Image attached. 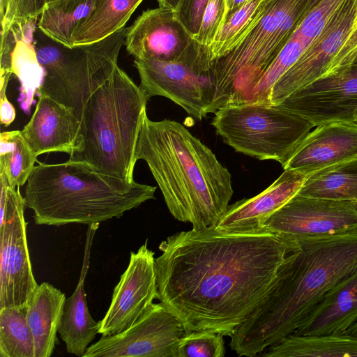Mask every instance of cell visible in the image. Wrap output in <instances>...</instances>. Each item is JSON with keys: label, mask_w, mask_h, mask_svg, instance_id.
I'll return each instance as SVG.
<instances>
[{"label": "cell", "mask_w": 357, "mask_h": 357, "mask_svg": "<svg viewBox=\"0 0 357 357\" xmlns=\"http://www.w3.org/2000/svg\"><path fill=\"white\" fill-rule=\"evenodd\" d=\"M314 127L357 121V65L321 77L296 90L279 105Z\"/></svg>", "instance_id": "13"}, {"label": "cell", "mask_w": 357, "mask_h": 357, "mask_svg": "<svg viewBox=\"0 0 357 357\" xmlns=\"http://www.w3.org/2000/svg\"><path fill=\"white\" fill-rule=\"evenodd\" d=\"M154 252L147 241L131 252L128 266L114 289L109 307L99 321V333L114 335L130 327L157 298Z\"/></svg>", "instance_id": "15"}, {"label": "cell", "mask_w": 357, "mask_h": 357, "mask_svg": "<svg viewBox=\"0 0 357 357\" xmlns=\"http://www.w3.org/2000/svg\"><path fill=\"white\" fill-rule=\"evenodd\" d=\"M321 0H309L308 11L312 9Z\"/></svg>", "instance_id": "42"}, {"label": "cell", "mask_w": 357, "mask_h": 357, "mask_svg": "<svg viewBox=\"0 0 357 357\" xmlns=\"http://www.w3.org/2000/svg\"><path fill=\"white\" fill-rule=\"evenodd\" d=\"M47 3V0H6L1 15V33L15 25L37 21Z\"/></svg>", "instance_id": "33"}, {"label": "cell", "mask_w": 357, "mask_h": 357, "mask_svg": "<svg viewBox=\"0 0 357 357\" xmlns=\"http://www.w3.org/2000/svg\"><path fill=\"white\" fill-rule=\"evenodd\" d=\"M98 227L99 223H93L88 227L79 280L73 294L65 300L58 329L66 344L67 352L82 357L89 344L99 333L100 328L99 321H96L91 316L84 291L92 242Z\"/></svg>", "instance_id": "20"}, {"label": "cell", "mask_w": 357, "mask_h": 357, "mask_svg": "<svg viewBox=\"0 0 357 357\" xmlns=\"http://www.w3.org/2000/svg\"><path fill=\"white\" fill-rule=\"evenodd\" d=\"M356 123H357V121H356Z\"/></svg>", "instance_id": "46"}, {"label": "cell", "mask_w": 357, "mask_h": 357, "mask_svg": "<svg viewBox=\"0 0 357 357\" xmlns=\"http://www.w3.org/2000/svg\"><path fill=\"white\" fill-rule=\"evenodd\" d=\"M98 0H54L45 6L38 27L51 40L73 48V35L93 12Z\"/></svg>", "instance_id": "26"}, {"label": "cell", "mask_w": 357, "mask_h": 357, "mask_svg": "<svg viewBox=\"0 0 357 357\" xmlns=\"http://www.w3.org/2000/svg\"><path fill=\"white\" fill-rule=\"evenodd\" d=\"M297 195L357 203V159L337 163L309 174Z\"/></svg>", "instance_id": "25"}, {"label": "cell", "mask_w": 357, "mask_h": 357, "mask_svg": "<svg viewBox=\"0 0 357 357\" xmlns=\"http://www.w3.org/2000/svg\"><path fill=\"white\" fill-rule=\"evenodd\" d=\"M195 42L175 10L159 6L143 12L127 29L124 45L135 59L171 61L183 57Z\"/></svg>", "instance_id": "16"}, {"label": "cell", "mask_w": 357, "mask_h": 357, "mask_svg": "<svg viewBox=\"0 0 357 357\" xmlns=\"http://www.w3.org/2000/svg\"><path fill=\"white\" fill-rule=\"evenodd\" d=\"M35 26L31 24L15 26L10 31L14 37L10 54V73L20 83L18 101L21 109L29 114L34 96L42 85L45 75L38 60L33 44Z\"/></svg>", "instance_id": "23"}, {"label": "cell", "mask_w": 357, "mask_h": 357, "mask_svg": "<svg viewBox=\"0 0 357 357\" xmlns=\"http://www.w3.org/2000/svg\"><path fill=\"white\" fill-rule=\"evenodd\" d=\"M127 29L98 42L71 48L58 66L45 71L38 96L45 95L70 108L80 119L90 96L117 67Z\"/></svg>", "instance_id": "8"}, {"label": "cell", "mask_w": 357, "mask_h": 357, "mask_svg": "<svg viewBox=\"0 0 357 357\" xmlns=\"http://www.w3.org/2000/svg\"><path fill=\"white\" fill-rule=\"evenodd\" d=\"M208 0H182L175 11L178 20L193 36L197 34Z\"/></svg>", "instance_id": "36"}, {"label": "cell", "mask_w": 357, "mask_h": 357, "mask_svg": "<svg viewBox=\"0 0 357 357\" xmlns=\"http://www.w3.org/2000/svg\"><path fill=\"white\" fill-rule=\"evenodd\" d=\"M149 99L117 66L84 107L78 145L68 160L133 181L135 149Z\"/></svg>", "instance_id": "5"}, {"label": "cell", "mask_w": 357, "mask_h": 357, "mask_svg": "<svg viewBox=\"0 0 357 357\" xmlns=\"http://www.w3.org/2000/svg\"><path fill=\"white\" fill-rule=\"evenodd\" d=\"M356 54L357 21L324 76L340 72L350 67L353 63Z\"/></svg>", "instance_id": "37"}, {"label": "cell", "mask_w": 357, "mask_h": 357, "mask_svg": "<svg viewBox=\"0 0 357 357\" xmlns=\"http://www.w3.org/2000/svg\"><path fill=\"white\" fill-rule=\"evenodd\" d=\"M226 0H208L195 40L210 47L226 20Z\"/></svg>", "instance_id": "34"}, {"label": "cell", "mask_w": 357, "mask_h": 357, "mask_svg": "<svg viewBox=\"0 0 357 357\" xmlns=\"http://www.w3.org/2000/svg\"><path fill=\"white\" fill-rule=\"evenodd\" d=\"M27 305L0 310V357H35Z\"/></svg>", "instance_id": "28"}, {"label": "cell", "mask_w": 357, "mask_h": 357, "mask_svg": "<svg viewBox=\"0 0 357 357\" xmlns=\"http://www.w3.org/2000/svg\"><path fill=\"white\" fill-rule=\"evenodd\" d=\"M54 1V0H47V3H48V2H50V1Z\"/></svg>", "instance_id": "45"}, {"label": "cell", "mask_w": 357, "mask_h": 357, "mask_svg": "<svg viewBox=\"0 0 357 357\" xmlns=\"http://www.w3.org/2000/svg\"><path fill=\"white\" fill-rule=\"evenodd\" d=\"M266 0H251L225 20L210 46L212 63L234 49L260 19Z\"/></svg>", "instance_id": "29"}, {"label": "cell", "mask_w": 357, "mask_h": 357, "mask_svg": "<svg viewBox=\"0 0 357 357\" xmlns=\"http://www.w3.org/2000/svg\"><path fill=\"white\" fill-rule=\"evenodd\" d=\"M211 64L209 47L197 41L175 61L147 57L134 61L140 86L149 98L155 96L169 98L199 120L210 113L211 85L207 75Z\"/></svg>", "instance_id": "9"}, {"label": "cell", "mask_w": 357, "mask_h": 357, "mask_svg": "<svg viewBox=\"0 0 357 357\" xmlns=\"http://www.w3.org/2000/svg\"><path fill=\"white\" fill-rule=\"evenodd\" d=\"M182 0H158L160 7L176 10Z\"/></svg>", "instance_id": "40"}, {"label": "cell", "mask_w": 357, "mask_h": 357, "mask_svg": "<svg viewBox=\"0 0 357 357\" xmlns=\"http://www.w3.org/2000/svg\"><path fill=\"white\" fill-rule=\"evenodd\" d=\"M357 321V273L329 291L292 333H341Z\"/></svg>", "instance_id": "21"}, {"label": "cell", "mask_w": 357, "mask_h": 357, "mask_svg": "<svg viewBox=\"0 0 357 357\" xmlns=\"http://www.w3.org/2000/svg\"><path fill=\"white\" fill-rule=\"evenodd\" d=\"M261 228L291 239L333 234L357 229V203L296 195Z\"/></svg>", "instance_id": "14"}, {"label": "cell", "mask_w": 357, "mask_h": 357, "mask_svg": "<svg viewBox=\"0 0 357 357\" xmlns=\"http://www.w3.org/2000/svg\"><path fill=\"white\" fill-rule=\"evenodd\" d=\"M264 357H357V337L344 333L290 334L266 349Z\"/></svg>", "instance_id": "24"}, {"label": "cell", "mask_w": 357, "mask_h": 357, "mask_svg": "<svg viewBox=\"0 0 357 357\" xmlns=\"http://www.w3.org/2000/svg\"><path fill=\"white\" fill-rule=\"evenodd\" d=\"M37 156L26 142L21 130L4 131L0 135V172L16 187L28 180Z\"/></svg>", "instance_id": "30"}, {"label": "cell", "mask_w": 357, "mask_h": 357, "mask_svg": "<svg viewBox=\"0 0 357 357\" xmlns=\"http://www.w3.org/2000/svg\"><path fill=\"white\" fill-rule=\"evenodd\" d=\"M307 176L296 170L284 169L257 195L229 205L215 227L229 231L261 229L264 222L298 194Z\"/></svg>", "instance_id": "19"}, {"label": "cell", "mask_w": 357, "mask_h": 357, "mask_svg": "<svg viewBox=\"0 0 357 357\" xmlns=\"http://www.w3.org/2000/svg\"><path fill=\"white\" fill-rule=\"evenodd\" d=\"M352 65H357V54H356V56L353 61Z\"/></svg>", "instance_id": "44"}, {"label": "cell", "mask_w": 357, "mask_h": 357, "mask_svg": "<svg viewBox=\"0 0 357 357\" xmlns=\"http://www.w3.org/2000/svg\"><path fill=\"white\" fill-rule=\"evenodd\" d=\"M353 159H357V123L333 122L310 132L282 168L309 175Z\"/></svg>", "instance_id": "17"}, {"label": "cell", "mask_w": 357, "mask_h": 357, "mask_svg": "<svg viewBox=\"0 0 357 357\" xmlns=\"http://www.w3.org/2000/svg\"><path fill=\"white\" fill-rule=\"evenodd\" d=\"M344 1H320L306 14L295 32L312 41L321 31L331 15Z\"/></svg>", "instance_id": "35"}, {"label": "cell", "mask_w": 357, "mask_h": 357, "mask_svg": "<svg viewBox=\"0 0 357 357\" xmlns=\"http://www.w3.org/2000/svg\"><path fill=\"white\" fill-rule=\"evenodd\" d=\"M251 0H226V20L234 12L250 1Z\"/></svg>", "instance_id": "39"}, {"label": "cell", "mask_w": 357, "mask_h": 357, "mask_svg": "<svg viewBox=\"0 0 357 357\" xmlns=\"http://www.w3.org/2000/svg\"><path fill=\"white\" fill-rule=\"evenodd\" d=\"M297 242L265 229L176 233L155 258L157 298L185 333L211 331L231 337L275 284Z\"/></svg>", "instance_id": "1"}, {"label": "cell", "mask_w": 357, "mask_h": 357, "mask_svg": "<svg viewBox=\"0 0 357 357\" xmlns=\"http://www.w3.org/2000/svg\"><path fill=\"white\" fill-rule=\"evenodd\" d=\"M156 188L104 174L74 161L40 162L24 190L26 207L39 225H91L119 218L154 199Z\"/></svg>", "instance_id": "4"}, {"label": "cell", "mask_w": 357, "mask_h": 357, "mask_svg": "<svg viewBox=\"0 0 357 357\" xmlns=\"http://www.w3.org/2000/svg\"><path fill=\"white\" fill-rule=\"evenodd\" d=\"M66 298L61 290L45 282L30 299L26 320L33 338L35 357L52 355Z\"/></svg>", "instance_id": "22"}, {"label": "cell", "mask_w": 357, "mask_h": 357, "mask_svg": "<svg viewBox=\"0 0 357 357\" xmlns=\"http://www.w3.org/2000/svg\"><path fill=\"white\" fill-rule=\"evenodd\" d=\"M342 333L357 337V321Z\"/></svg>", "instance_id": "41"}, {"label": "cell", "mask_w": 357, "mask_h": 357, "mask_svg": "<svg viewBox=\"0 0 357 357\" xmlns=\"http://www.w3.org/2000/svg\"><path fill=\"white\" fill-rule=\"evenodd\" d=\"M143 0H98L92 14L73 35V46L98 42L121 29Z\"/></svg>", "instance_id": "27"}, {"label": "cell", "mask_w": 357, "mask_h": 357, "mask_svg": "<svg viewBox=\"0 0 357 357\" xmlns=\"http://www.w3.org/2000/svg\"><path fill=\"white\" fill-rule=\"evenodd\" d=\"M135 154L148 165L175 219L194 230L217 224L233 195L231 174L185 126L146 113Z\"/></svg>", "instance_id": "3"}, {"label": "cell", "mask_w": 357, "mask_h": 357, "mask_svg": "<svg viewBox=\"0 0 357 357\" xmlns=\"http://www.w3.org/2000/svg\"><path fill=\"white\" fill-rule=\"evenodd\" d=\"M0 310L27 305L38 285L30 261L19 187L0 172Z\"/></svg>", "instance_id": "10"}, {"label": "cell", "mask_w": 357, "mask_h": 357, "mask_svg": "<svg viewBox=\"0 0 357 357\" xmlns=\"http://www.w3.org/2000/svg\"><path fill=\"white\" fill-rule=\"evenodd\" d=\"M224 335L211 331L185 333L178 341L176 357H223Z\"/></svg>", "instance_id": "32"}, {"label": "cell", "mask_w": 357, "mask_h": 357, "mask_svg": "<svg viewBox=\"0 0 357 357\" xmlns=\"http://www.w3.org/2000/svg\"><path fill=\"white\" fill-rule=\"evenodd\" d=\"M185 334L181 321L160 302L153 303L128 329L102 335L82 357H176Z\"/></svg>", "instance_id": "11"}, {"label": "cell", "mask_w": 357, "mask_h": 357, "mask_svg": "<svg viewBox=\"0 0 357 357\" xmlns=\"http://www.w3.org/2000/svg\"><path fill=\"white\" fill-rule=\"evenodd\" d=\"M275 284L230 337L239 356L254 357L292 334L321 299L357 273V229L294 239Z\"/></svg>", "instance_id": "2"}, {"label": "cell", "mask_w": 357, "mask_h": 357, "mask_svg": "<svg viewBox=\"0 0 357 357\" xmlns=\"http://www.w3.org/2000/svg\"><path fill=\"white\" fill-rule=\"evenodd\" d=\"M6 3V0H0V8H1L0 13H1V14H2L4 10Z\"/></svg>", "instance_id": "43"}, {"label": "cell", "mask_w": 357, "mask_h": 357, "mask_svg": "<svg viewBox=\"0 0 357 357\" xmlns=\"http://www.w3.org/2000/svg\"><path fill=\"white\" fill-rule=\"evenodd\" d=\"M35 111L21 130L33 153L63 152L70 155L78 145L80 119L73 111L45 95L38 96Z\"/></svg>", "instance_id": "18"}, {"label": "cell", "mask_w": 357, "mask_h": 357, "mask_svg": "<svg viewBox=\"0 0 357 357\" xmlns=\"http://www.w3.org/2000/svg\"><path fill=\"white\" fill-rule=\"evenodd\" d=\"M0 120L1 123L8 126L15 120V110L13 105L6 97V94L0 96Z\"/></svg>", "instance_id": "38"}, {"label": "cell", "mask_w": 357, "mask_h": 357, "mask_svg": "<svg viewBox=\"0 0 357 357\" xmlns=\"http://www.w3.org/2000/svg\"><path fill=\"white\" fill-rule=\"evenodd\" d=\"M211 121L223 142L236 151L282 167L314 127L305 118L280 105L258 102L227 105Z\"/></svg>", "instance_id": "7"}, {"label": "cell", "mask_w": 357, "mask_h": 357, "mask_svg": "<svg viewBox=\"0 0 357 357\" xmlns=\"http://www.w3.org/2000/svg\"><path fill=\"white\" fill-rule=\"evenodd\" d=\"M357 21V0H345L296 63L274 84L268 103L279 105L296 90L323 77Z\"/></svg>", "instance_id": "12"}, {"label": "cell", "mask_w": 357, "mask_h": 357, "mask_svg": "<svg viewBox=\"0 0 357 357\" xmlns=\"http://www.w3.org/2000/svg\"><path fill=\"white\" fill-rule=\"evenodd\" d=\"M309 0H266L262 15L228 54L208 73L210 113L247 101L252 89L287 44L308 11Z\"/></svg>", "instance_id": "6"}, {"label": "cell", "mask_w": 357, "mask_h": 357, "mask_svg": "<svg viewBox=\"0 0 357 357\" xmlns=\"http://www.w3.org/2000/svg\"><path fill=\"white\" fill-rule=\"evenodd\" d=\"M311 42L294 31L245 102L269 104V96L274 84L296 63Z\"/></svg>", "instance_id": "31"}]
</instances>
